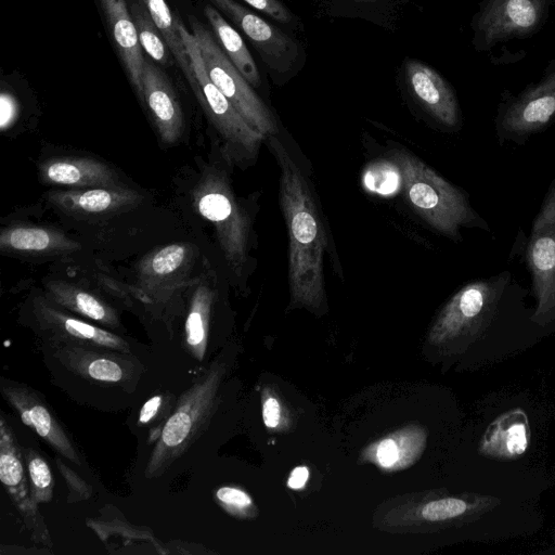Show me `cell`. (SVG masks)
Here are the masks:
<instances>
[{"instance_id": "ba28073f", "label": "cell", "mask_w": 555, "mask_h": 555, "mask_svg": "<svg viewBox=\"0 0 555 555\" xmlns=\"http://www.w3.org/2000/svg\"><path fill=\"white\" fill-rule=\"evenodd\" d=\"M555 0H481L470 22L472 44L489 52L499 43L527 39L546 24Z\"/></svg>"}, {"instance_id": "ab89813d", "label": "cell", "mask_w": 555, "mask_h": 555, "mask_svg": "<svg viewBox=\"0 0 555 555\" xmlns=\"http://www.w3.org/2000/svg\"><path fill=\"white\" fill-rule=\"evenodd\" d=\"M349 1L359 2V3H373V2H376L377 0H349Z\"/></svg>"}, {"instance_id": "836d02e7", "label": "cell", "mask_w": 555, "mask_h": 555, "mask_svg": "<svg viewBox=\"0 0 555 555\" xmlns=\"http://www.w3.org/2000/svg\"><path fill=\"white\" fill-rule=\"evenodd\" d=\"M504 452L508 455H519L526 451L527 433L522 424L516 423L507 428L503 434Z\"/></svg>"}, {"instance_id": "8fae6325", "label": "cell", "mask_w": 555, "mask_h": 555, "mask_svg": "<svg viewBox=\"0 0 555 555\" xmlns=\"http://www.w3.org/2000/svg\"><path fill=\"white\" fill-rule=\"evenodd\" d=\"M251 42L272 76H285L300 61L298 42L235 0H207Z\"/></svg>"}, {"instance_id": "603a6c76", "label": "cell", "mask_w": 555, "mask_h": 555, "mask_svg": "<svg viewBox=\"0 0 555 555\" xmlns=\"http://www.w3.org/2000/svg\"><path fill=\"white\" fill-rule=\"evenodd\" d=\"M204 14L210 24L218 44L225 55L251 87H259L261 78L258 67L241 35L212 4L208 3L204 7Z\"/></svg>"}, {"instance_id": "30bf717a", "label": "cell", "mask_w": 555, "mask_h": 555, "mask_svg": "<svg viewBox=\"0 0 555 555\" xmlns=\"http://www.w3.org/2000/svg\"><path fill=\"white\" fill-rule=\"evenodd\" d=\"M537 324L555 325V177L533 219L526 253Z\"/></svg>"}, {"instance_id": "5bb4252c", "label": "cell", "mask_w": 555, "mask_h": 555, "mask_svg": "<svg viewBox=\"0 0 555 555\" xmlns=\"http://www.w3.org/2000/svg\"><path fill=\"white\" fill-rule=\"evenodd\" d=\"M54 358L70 373L101 385L129 383L139 365L130 353L75 345H51Z\"/></svg>"}, {"instance_id": "d6986e66", "label": "cell", "mask_w": 555, "mask_h": 555, "mask_svg": "<svg viewBox=\"0 0 555 555\" xmlns=\"http://www.w3.org/2000/svg\"><path fill=\"white\" fill-rule=\"evenodd\" d=\"M49 201L61 210L73 216H91L116 212L137 204L141 196L135 191L121 186L69 189L48 193Z\"/></svg>"}, {"instance_id": "cb8c5ba5", "label": "cell", "mask_w": 555, "mask_h": 555, "mask_svg": "<svg viewBox=\"0 0 555 555\" xmlns=\"http://www.w3.org/2000/svg\"><path fill=\"white\" fill-rule=\"evenodd\" d=\"M212 301V289L206 284L198 285L192 295L184 323L185 348L199 362L207 350Z\"/></svg>"}, {"instance_id": "f35d334b", "label": "cell", "mask_w": 555, "mask_h": 555, "mask_svg": "<svg viewBox=\"0 0 555 555\" xmlns=\"http://www.w3.org/2000/svg\"><path fill=\"white\" fill-rule=\"evenodd\" d=\"M309 478V469L305 466H298L294 468V470L291 473L289 478L287 480V486L291 489H301L305 487L306 482Z\"/></svg>"}, {"instance_id": "2e32d148", "label": "cell", "mask_w": 555, "mask_h": 555, "mask_svg": "<svg viewBox=\"0 0 555 555\" xmlns=\"http://www.w3.org/2000/svg\"><path fill=\"white\" fill-rule=\"evenodd\" d=\"M405 77L413 96L436 122L451 130L461 126L456 93L436 69L417 60H408Z\"/></svg>"}, {"instance_id": "8992f818", "label": "cell", "mask_w": 555, "mask_h": 555, "mask_svg": "<svg viewBox=\"0 0 555 555\" xmlns=\"http://www.w3.org/2000/svg\"><path fill=\"white\" fill-rule=\"evenodd\" d=\"M177 27L189 54L194 78L189 82L208 119L222 138L227 152L237 163L254 164L264 137L243 118L230 100L209 78L199 47L180 18Z\"/></svg>"}, {"instance_id": "277c9868", "label": "cell", "mask_w": 555, "mask_h": 555, "mask_svg": "<svg viewBox=\"0 0 555 555\" xmlns=\"http://www.w3.org/2000/svg\"><path fill=\"white\" fill-rule=\"evenodd\" d=\"M224 373L225 364L215 360L179 397L149 456L144 470L147 479L160 477L203 434L216 410Z\"/></svg>"}, {"instance_id": "9c48e42d", "label": "cell", "mask_w": 555, "mask_h": 555, "mask_svg": "<svg viewBox=\"0 0 555 555\" xmlns=\"http://www.w3.org/2000/svg\"><path fill=\"white\" fill-rule=\"evenodd\" d=\"M555 122V59L537 82L517 95L502 94L494 120L499 142L524 144L531 135Z\"/></svg>"}, {"instance_id": "d590c367", "label": "cell", "mask_w": 555, "mask_h": 555, "mask_svg": "<svg viewBox=\"0 0 555 555\" xmlns=\"http://www.w3.org/2000/svg\"><path fill=\"white\" fill-rule=\"evenodd\" d=\"M170 399H167L164 395H155L151 397L141 408L139 412L138 422L141 426H149L154 421H156L159 416V413L165 409L167 402Z\"/></svg>"}, {"instance_id": "ffe728a7", "label": "cell", "mask_w": 555, "mask_h": 555, "mask_svg": "<svg viewBox=\"0 0 555 555\" xmlns=\"http://www.w3.org/2000/svg\"><path fill=\"white\" fill-rule=\"evenodd\" d=\"M39 172L42 182L69 189L119 185L115 170L87 157L52 158L40 165Z\"/></svg>"}, {"instance_id": "4dcf8cb0", "label": "cell", "mask_w": 555, "mask_h": 555, "mask_svg": "<svg viewBox=\"0 0 555 555\" xmlns=\"http://www.w3.org/2000/svg\"><path fill=\"white\" fill-rule=\"evenodd\" d=\"M467 503L456 498H443L426 503L421 511L428 521H442L455 518L467 511Z\"/></svg>"}, {"instance_id": "83f0119b", "label": "cell", "mask_w": 555, "mask_h": 555, "mask_svg": "<svg viewBox=\"0 0 555 555\" xmlns=\"http://www.w3.org/2000/svg\"><path fill=\"white\" fill-rule=\"evenodd\" d=\"M188 248L184 244L167 245L141 263V275L145 280L164 279L173 275L185 262Z\"/></svg>"}, {"instance_id": "3957f363", "label": "cell", "mask_w": 555, "mask_h": 555, "mask_svg": "<svg viewBox=\"0 0 555 555\" xmlns=\"http://www.w3.org/2000/svg\"><path fill=\"white\" fill-rule=\"evenodd\" d=\"M390 156L400 172L408 202L434 230L454 241L462 238L463 228L489 230L467 195L422 159L405 149H395Z\"/></svg>"}, {"instance_id": "7402d4cb", "label": "cell", "mask_w": 555, "mask_h": 555, "mask_svg": "<svg viewBox=\"0 0 555 555\" xmlns=\"http://www.w3.org/2000/svg\"><path fill=\"white\" fill-rule=\"evenodd\" d=\"M0 248L11 254L46 255L73 251L79 244L53 229L14 225L1 232Z\"/></svg>"}, {"instance_id": "4316f807", "label": "cell", "mask_w": 555, "mask_h": 555, "mask_svg": "<svg viewBox=\"0 0 555 555\" xmlns=\"http://www.w3.org/2000/svg\"><path fill=\"white\" fill-rule=\"evenodd\" d=\"M87 525L98 534L102 542L109 538H119L121 546L151 545L158 554H168V550L153 535L149 529H140L119 519H87Z\"/></svg>"}, {"instance_id": "1f68e13d", "label": "cell", "mask_w": 555, "mask_h": 555, "mask_svg": "<svg viewBox=\"0 0 555 555\" xmlns=\"http://www.w3.org/2000/svg\"><path fill=\"white\" fill-rule=\"evenodd\" d=\"M55 464L64 478L65 485L68 489L69 503L81 502L88 500L92 495V488L79 475H77L70 467H68L61 459H55Z\"/></svg>"}, {"instance_id": "7a4b0ae2", "label": "cell", "mask_w": 555, "mask_h": 555, "mask_svg": "<svg viewBox=\"0 0 555 555\" xmlns=\"http://www.w3.org/2000/svg\"><path fill=\"white\" fill-rule=\"evenodd\" d=\"M528 292L509 271L462 286L436 318L429 339L434 344L468 340L500 322L524 317Z\"/></svg>"}, {"instance_id": "f1b7e54d", "label": "cell", "mask_w": 555, "mask_h": 555, "mask_svg": "<svg viewBox=\"0 0 555 555\" xmlns=\"http://www.w3.org/2000/svg\"><path fill=\"white\" fill-rule=\"evenodd\" d=\"M30 492L36 503H49L53 498L54 479L46 460L35 450H23Z\"/></svg>"}, {"instance_id": "8d00e7d4", "label": "cell", "mask_w": 555, "mask_h": 555, "mask_svg": "<svg viewBox=\"0 0 555 555\" xmlns=\"http://www.w3.org/2000/svg\"><path fill=\"white\" fill-rule=\"evenodd\" d=\"M1 114H0V128L2 131L8 129L16 118L17 107L15 100L4 92L1 94Z\"/></svg>"}, {"instance_id": "9a60e30c", "label": "cell", "mask_w": 555, "mask_h": 555, "mask_svg": "<svg viewBox=\"0 0 555 555\" xmlns=\"http://www.w3.org/2000/svg\"><path fill=\"white\" fill-rule=\"evenodd\" d=\"M0 388L7 402L27 427L63 457L75 464H81L79 454L66 431L34 389L4 377L1 378Z\"/></svg>"}, {"instance_id": "484cf974", "label": "cell", "mask_w": 555, "mask_h": 555, "mask_svg": "<svg viewBox=\"0 0 555 555\" xmlns=\"http://www.w3.org/2000/svg\"><path fill=\"white\" fill-rule=\"evenodd\" d=\"M151 17L163 34L176 62L180 66L186 80L190 82L194 78L193 67L184 47L182 37L177 27V17H175L166 0H142Z\"/></svg>"}, {"instance_id": "7c38bea8", "label": "cell", "mask_w": 555, "mask_h": 555, "mask_svg": "<svg viewBox=\"0 0 555 555\" xmlns=\"http://www.w3.org/2000/svg\"><path fill=\"white\" fill-rule=\"evenodd\" d=\"M36 332L50 345L89 346L131 352V347L121 336L69 315L48 297H37L31 308Z\"/></svg>"}, {"instance_id": "e575fe53", "label": "cell", "mask_w": 555, "mask_h": 555, "mask_svg": "<svg viewBox=\"0 0 555 555\" xmlns=\"http://www.w3.org/2000/svg\"><path fill=\"white\" fill-rule=\"evenodd\" d=\"M377 463L384 468H391L400 461V448L395 438H387L376 447Z\"/></svg>"}, {"instance_id": "4fadbf2b", "label": "cell", "mask_w": 555, "mask_h": 555, "mask_svg": "<svg viewBox=\"0 0 555 555\" xmlns=\"http://www.w3.org/2000/svg\"><path fill=\"white\" fill-rule=\"evenodd\" d=\"M0 480L31 539L52 547L48 527L30 492L23 450L4 416L0 420Z\"/></svg>"}, {"instance_id": "e0dca14e", "label": "cell", "mask_w": 555, "mask_h": 555, "mask_svg": "<svg viewBox=\"0 0 555 555\" xmlns=\"http://www.w3.org/2000/svg\"><path fill=\"white\" fill-rule=\"evenodd\" d=\"M142 88L143 102L162 142L175 143L183 132V113L168 76L154 61L144 59Z\"/></svg>"}, {"instance_id": "f546056e", "label": "cell", "mask_w": 555, "mask_h": 555, "mask_svg": "<svg viewBox=\"0 0 555 555\" xmlns=\"http://www.w3.org/2000/svg\"><path fill=\"white\" fill-rule=\"evenodd\" d=\"M215 499L229 514L237 517H246L250 513L253 501L250 496L240 488L223 486L216 490Z\"/></svg>"}, {"instance_id": "ac0fdd59", "label": "cell", "mask_w": 555, "mask_h": 555, "mask_svg": "<svg viewBox=\"0 0 555 555\" xmlns=\"http://www.w3.org/2000/svg\"><path fill=\"white\" fill-rule=\"evenodd\" d=\"M99 1L128 79L143 102L142 73L145 57L127 0Z\"/></svg>"}, {"instance_id": "52a82bcc", "label": "cell", "mask_w": 555, "mask_h": 555, "mask_svg": "<svg viewBox=\"0 0 555 555\" xmlns=\"http://www.w3.org/2000/svg\"><path fill=\"white\" fill-rule=\"evenodd\" d=\"M190 23L211 81L250 127L264 138L276 134L278 124L274 115L225 55L212 34L195 17H191Z\"/></svg>"}, {"instance_id": "6da1fadb", "label": "cell", "mask_w": 555, "mask_h": 555, "mask_svg": "<svg viewBox=\"0 0 555 555\" xmlns=\"http://www.w3.org/2000/svg\"><path fill=\"white\" fill-rule=\"evenodd\" d=\"M276 134L264 140L280 167L279 198L288 231L291 300L295 307L317 312L326 308L327 231L309 179Z\"/></svg>"}, {"instance_id": "d6a6232c", "label": "cell", "mask_w": 555, "mask_h": 555, "mask_svg": "<svg viewBox=\"0 0 555 555\" xmlns=\"http://www.w3.org/2000/svg\"><path fill=\"white\" fill-rule=\"evenodd\" d=\"M254 9L282 24H291L293 14L279 0H243Z\"/></svg>"}, {"instance_id": "44dd1931", "label": "cell", "mask_w": 555, "mask_h": 555, "mask_svg": "<svg viewBox=\"0 0 555 555\" xmlns=\"http://www.w3.org/2000/svg\"><path fill=\"white\" fill-rule=\"evenodd\" d=\"M47 297L56 306L108 328L120 327L117 312L93 293L64 281H50Z\"/></svg>"}, {"instance_id": "5b68a950", "label": "cell", "mask_w": 555, "mask_h": 555, "mask_svg": "<svg viewBox=\"0 0 555 555\" xmlns=\"http://www.w3.org/2000/svg\"><path fill=\"white\" fill-rule=\"evenodd\" d=\"M198 214L214 224L218 243L232 269L242 275L249 263L251 218L235 197L227 173L205 169L193 192Z\"/></svg>"}, {"instance_id": "74e56055", "label": "cell", "mask_w": 555, "mask_h": 555, "mask_svg": "<svg viewBox=\"0 0 555 555\" xmlns=\"http://www.w3.org/2000/svg\"><path fill=\"white\" fill-rule=\"evenodd\" d=\"M281 408L274 397H268L262 404L263 423L269 428H275L280 423Z\"/></svg>"}, {"instance_id": "d4e9b609", "label": "cell", "mask_w": 555, "mask_h": 555, "mask_svg": "<svg viewBox=\"0 0 555 555\" xmlns=\"http://www.w3.org/2000/svg\"><path fill=\"white\" fill-rule=\"evenodd\" d=\"M142 50L156 63L170 66V49L142 0H128Z\"/></svg>"}]
</instances>
